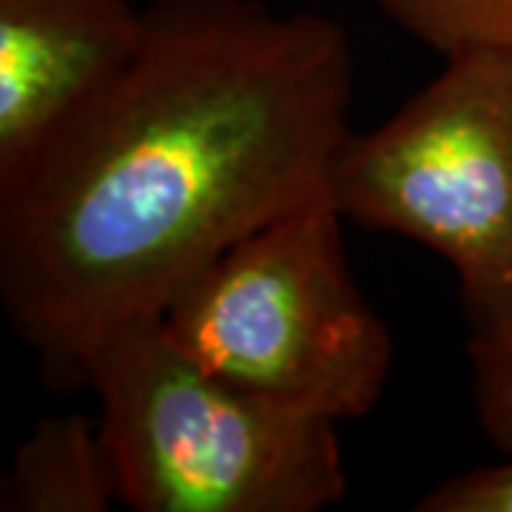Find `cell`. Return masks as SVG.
Returning <instances> with one entry per match:
<instances>
[{
	"mask_svg": "<svg viewBox=\"0 0 512 512\" xmlns=\"http://www.w3.org/2000/svg\"><path fill=\"white\" fill-rule=\"evenodd\" d=\"M356 60L262 0H151L134 55L0 183V305L52 384L251 231L330 200Z\"/></svg>",
	"mask_w": 512,
	"mask_h": 512,
	"instance_id": "6da1fadb",
	"label": "cell"
},
{
	"mask_svg": "<svg viewBox=\"0 0 512 512\" xmlns=\"http://www.w3.org/2000/svg\"><path fill=\"white\" fill-rule=\"evenodd\" d=\"M117 498L134 512H319L348 495L336 424L194 362L160 319L109 333L80 370Z\"/></svg>",
	"mask_w": 512,
	"mask_h": 512,
	"instance_id": "7a4b0ae2",
	"label": "cell"
},
{
	"mask_svg": "<svg viewBox=\"0 0 512 512\" xmlns=\"http://www.w3.org/2000/svg\"><path fill=\"white\" fill-rule=\"evenodd\" d=\"M345 217L305 205L225 248L160 316L168 336L228 382L342 424L382 402L393 336L350 274Z\"/></svg>",
	"mask_w": 512,
	"mask_h": 512,
	"instance_id": "3957f363",
	"label": "cell"
},
{
	"mask_svg": "<svg viewBox=\"0 0 512 512\" xmlns=\"http://www.w3.org/2000/svg\"><path fill=\"white\" fill-rule=\"evenodd\" d=\"M330 202L367 231L450 262L470 336L512 328V55L476 49L393 117L350 131Z\"/></svg>",
	"mask_w": 512,
	"mask_h": 512,
	"instance_id": "277c9868",
	"label": "cell"
},
{
	"mask_svg": "<svg viewBox=\"0 0 512 512\" xmlns=\"http://www.w3.org/2000/svg\"><path fill=\"white\" fill-rule=\"evenodd\" d=\"M134 0H0V183L134 55Z\"/></svg>",
	"mask_w": 512,
	"mask_h": 512,
	"instance_id": "5b68a950",
	"label": "cell"
},
{
	"mask_svg": "<svg viewBox=\"0 0 512 512\" xmlns=\"http://www.w3.org/2000/svg\"><path fill=\"white\" fill-rule=\"evenodd\" d=\"M117 478L100 421L46 416L23 439L0 481V512H109Z\"/></svg>",
	"mask_w": 512,
	"mask_h": 512,
	"instance_id": "8992f818",
	"label": "cell"
},
{
	"mask_svg": "<svg viewBox=\"0 0 512 512\" xmlns=\"http://www.w3.org/2000/svg\"><path fill=\"white\" fill-rule=\"evenodd\" d=\"M384 18L444 57L495 49L512 55V0H373Z\"/></svg>",
	"mask_w": 512,
	"mask_h": 512,
	"instance_id": "52a82bcc",
	"label": "cell"
},
{
	"mask_svg": "<svg viewBox=\"0 0 512 512\" xmlns=\"http://www.w3.org/2000/svg\"><path fill=\"white\" fill-rule=\"evenodd\" d=\"M470 396L484 439L501 456L512 453V328L470 336Z\"/></svg>",
	"mask_w": 512,
	"mask_h": 512,
	"instance_id": "ba28073f",
	"label": "cell"
},
{
	"mask_svg": "<svg viewBox=\"0 0 512 512\" xmlns=\"http://www.w3.org/2000/svg\"><path fill=\"white\" fill-rule=\"evenodd\" d=\"M416 512H512V453L495 464L441 478L413 501Z\"/></svg>",
	"mask_w": 512,
	"mask_h": 512,
	"instance_id": "9c48e42d",
	"label": "cell"
}]
</instances>
